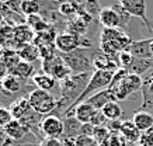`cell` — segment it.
<instances>
[{
  "instance_id": "8",
  "label": "cell",
  "mask_w": 153,
  "mask_h": 146,
  "mask_svg": "<svg viewBox=\"0 0 153 146\" xmlns=\"http://www.w3.org/2000/svg\"><path fill=\"white\" fill-rule=\"evenodd\" d=\"M120 3L129 16H132L134 19L142 20L143 25L149 31V21L150 20L146 17V1L145 0H120Z\"/></svg>"
},
{
  "instance_id": "9",
  "label": "cell",
  "mask_w": 153,
  "mask_h": 146,
  "mask_svg": "<svg viewBox=\"0 0 153 146\" xmlns=\"http://www.w3.org/2000/svg\"><path fill=\"white\" fill-rule=\"evenodd\" d=\"M152 38H145V39H135L129 45L126 51L129 52L134 58H139V59H153L152 56Z\"/></svg>"
},
{
  "instance_id": "26",
  "label": "cell",
  "mask_w": 153,
  "mask_h": 146,
  "mask_svg": "<svg viewBox=\"0 0 153 146\" xmlns=\"http://www.w3.org/2000/svg\"><path fill=\"white\" fill-rule=\"evenodd\" d=\"M84 10L93 17L94 21H98V19H100V13H101L102 9H101V6H100V1H98V0H86ZM98 23H100V21H98Z\"/></svg>"
},
{
  "instance_id": "18",
  "label": "cell",
  "mask_w": 153,
  "mask_h": 146,
  "mask_svg": "<svg viewBox=\"0 0 153 146\" xmlns=\"http://www.w3.org/2000/svg\"><path fill=\"white\" fill-rule=\"evenodd\" d=\"M132 122L136 125V128L140 132H146L148 129L153 127V115L149 114L148 111H135L132 117Z\"/></svg>"
},
{
  "instance_id": "25",
  "label": "cell",
  "mask_w": 153,
  "mask_h": 146,
  "mask_svg": "<svg viewBox=\"0 0 153 146\" xmlns=\"http://www.w3.org/2000/svg\"><path fill=\"white\" fill-rule=\"evenodd\" d=\"M19 99H21V97H19V96H16V94H11L10 91H7V90L3 87L1 80H0V105H1V107L10 108L11 104H13L14 101H17Z\"/></svg>"
},
{
  "instance_id": "27",
  "label": "cell",
  "mask_w": 153,
  "mask_h": 146,
  "mask_svg": "<svg viewBox=\"0 0 153 146\" xmlns=\"http://www.w3.org/2000/svg\"><path fill=\"white\" fill-rule=\"evenodd\" d=\"M142 104H140V108L138 111H148V110L153 108V94L149 91L146 87L142 86Z\"/></svg>"
},
{
  "instance_id": "6",
  "label": "cell",
  "mask_w": 153,
  "mask_h": 146,
  "mask_svg": "<svg viewBox=\"0 0 153 146\" xmlns=\"http://www.w3.org/2000/svg\"><path fill=\"white\" fill-rule=\"evenodd\" d=\"M93 65H94V70L117 72L118 69H121L118 55H108L105 52H102L100 48H97L94 51Z\"/></svg>"
},
{
  "instance_id": "22",
  "label": "cell",
  "mask_w": 153,
  "mask_h": 146,
  "mask_svg": "<svg viewBox=\"0 0 153 146\" xmlns=\"http://www.w3.org/2000/svg\"><path fill=\"white\" fill-rule=\"evenodd\" d=\"M102 114L105 115V118L108 121H117V119H120L122 117V108H121V105L117 101H111V103H108L101 110Z\"/></svg>"
},
{
  "instance_id": "28",
  "label": "cell",
  "mask_w": 153,
  "mask_h": 146,
  "mask_svg": "<svg viewBox=\"0 0 153 146\" xmlns=\"http://www.w3.org/2000/svg\"><path fill=\"white\" fill-rule=\"evenodd\" d=\"M110 129L107 127H98V128H96L94 127V133H93V139L96 142H97L98 145H102L104 142L110 138Z\"/></svg>"
},
{
  "instance_id": "24",
  "label": "cell",
  "mask_w": 153,
  "mask_h": 146,
  "mask_svg": "<svg viewBox=\"0 0 153 146\" xmlns=\"http://www.w3.org/2000/svg\"><path fill=\"white\" fill-rule=\"evenodd\" d=\"M41 13V6L38 0H24L23 3V14L24 17H31Z\"/></svg>"
},
{
  "instance_id": "44",
  "label": "cell",
  "mask_w": 153,
  "mask_h": 146,
  "mask_svg": "<svg viewBox=\"0 0 153 146\" xmlns=\"http://www.w3.org/2000/svg\"><path fill=\"white\" fill-rule=\"evenodd\" d=\"M59 1H65V0H59Z\"/></svg>"
},
{
  "instance_id": "11",
  "label": "cell",
  "mask_w": 153,
  "mask_h": 146,
  "mask_svg": "<svg viewBox=\"0 0 153 146\" xmlns=\"http://www.w3.org/2000/svg\"><path fill=\"white\" fill-rule=\"evenodd\" d=\"M38 72L35 70V66L34 63H28V62L20 61L17 65L14 66L13 69L9 72V75H13L16 77H19L21 80H33V77L37 75Z\"/></svg>"
},
{
  "instance_id": "13",
  "label": "cell",
  "mask_w": 153,
  "mask_h": 146,
  "mask_svg": "<svg viewBox=\"0 0 153 146\" xmlns=\"http://www.w3.org/2000/svg\"><path fill=\"white\" fill-rule=\"evenodd\" d=\"M86 101H87L88 104H91L96 110H102L108 103L115 101V97L112 94V90L104 89V90H101V91L96 93V94H93L91 97H88Z\"/></svg>"
},
{
  "instance_id": "34",
  "label": "cell",
  "mask_w": 153,
  "mask_h": 146,
  "mask_svg": "<svg viewBox=\"0 0 153 146\" xmlns=\"http://www.w3.org/2000/svg\"><path fill=\"white\" fill-rule=\"evenodd\" d=\"M140 146H153V127L146 132H142V136L139 139Z\"/></svg>"
},
{
  "instance_id": "33",
  "label": "cell",
  "mask_w": 153,
  "mask_h": 146,
  "mask_svg": "<svg viewBox=\"0 0 153 146\" xmlns=\"http://www.w3.org/2000/svg\"><path fill=\"white\" fill-rule=\"evenodd\" d=\"M14 118L11 115L9 108H6V107H0V127L4 128L7 124H10L13 121Z\"/></svg>"
},
{
  "instance_id": "16",
  "label": "cell",
  "mask_w": 153,
  "mask_h": 146,
  "mask_svg": "<svg viewBox=\"0 0 153 146\" xmlns=\"http://www.w3.org/2000/svg\"><path fill=\"white\" fill-rule=\"evenodd\" d=\"M33 84L37 87V89H41V90H45V91H49L52 93L53 90H56L58 87V82L52 77V76L47 75V73H37V75L33 77Z\"/></svg>"
},
{
  "instance_id": "30",
  "label": "cell",
  "mask_w": 153,
  "mask_h": 146,
  "mask_svg": "<svg viewBox=\"0 0 153 146\" xmlns=\"http://www.w3.org/2000/svg\"><path fill=\"white\" fill-rule=\"evenodd\" d=\"M108 122H110V121L105 118V115L102 114L101 110H97V111L94 113L93 118H91V121H90V124H91L93 127H96V128H98V127H107V125H108Z\"/></svg>"
},
{
  "instance_id": "32",
  "label": "cell",
  "mask_w": 153,
  "mask_h": 146,
  "mask_svg": "<svg viewBox=\"0 0 153 146\" xmlns=\"http://www.w3.org/2000/svg\"><path fill=\"white\" fill-rule=\"evenodd\" d=\"M135 58L131 55L128 51H124L121 52L120 55H118V61H120V66L122 67V69H128L131 66V63L134 62Z\"/></svg>"
},
{
  "instance_id": "46",
  "label": "cell",
  "mask_w": 153,
  "mask_h": 146,
  "mask_svg": "<svg viewBox=\"0 0 153 146\" xmlns=\"http://www.w3.org/2000/svg\"><path fill=\"white\" fill-rule=\"evenodd\" d=\"M0 107H1V105H0Z\"/></svg>"
},
{
  "instance_id": "37",
  "label": "cell",
  "mask_w": 153,
  "mask_h": 146,
  "mask_svg": "<svg viewBox=\"0 0 153 146\" xmlns=\"http://www.w3.org/2000/svg\"><path fill=\"white\" fill-rule=\"evenodd\" d=\"M9 141H10V138L7 136V133H6V131H4V128L0 127V146H4Z\"/></svg>"
},
{
  "instance_id": "43",
  "label": "cell",
  "mask_w": 153,
  "mask_h": 146,
  "mask_svg": "<svg viewBox=\"0 0 153 146\" xmlns=\"http://www.w3.org/2000/svg\"><path fill=\"white\" fill-rule=\"evenodd\" d=\"M131 146H140V145H139V143H136V145H131Z\"/></svg>"
},
{
  "instance_id": "10",
  "label": "cell",
  "mask_w": 153,
  "mask_h": 146,
  "mask_svg": "<svg viewBox=\"0 0 153 146\" xmlns=\"http://www.w3.org/2000/svg\"><path fill=\"white\" fill-rule=\"evenodd\" d=\"M34 38H35V33L27 24H21V25L14 27V45L19 49L27 44H33Z\"/></svg>"
},
{
  "instance_id": "20",
  "label": "cell",
  "mask_w": 153,
  "mask_h": 146,
  "mask_svg": "<svg viewBox=\"0 0 153 146\" xmlns=\"http://www.w3.org/2000/svg\"><path fill=\"white\" fill-rule=\"evenodd\" d=\"M17 53H19L21 61L28 62V63H34V62L38 61V58H41L39 56V49L34 44H27V45L21 47L17 51Z\"/></svg>"
},
{
  "instance_id": "19",
  "label": "cell",
  "mask_w": 153,
  "mask_h": 146,
  "mask_svg": "<svg viewBox=\"0 0 153 146\" xmlns=\"http://www.w3.org/2000/svg\"><path fill=\"white\" fill-rule=\"evenodd\" d=\"M9 110H10V113H11L14 119H21V118L31 110V104L28 101V97H21V99H19L17 101H14Z\"/></svg>"
},
{
  "instance_id": "38",
  "label": "cell",
  "mask_w": 153,
  "mask_h": 146,
  "mask_svg": "<svg viewBox=\"0 0 153 146\" xmlns=\"http://www.w3.org/2000/svg\"><path fill=\"white\" fill-rule=\"evenodd\" d=\"M69 1L74 3V4L79 6V7H84V4H86V0H69Z\"/></svg>"
},
{
  "instance_id": "31",
  "label": "cell",
  "mask_w": 153,
  "mask_h": 146,
  "mask_svg": "<svg viewBox=\"0 0 153 146\" xmlns=\"http://www.w3.org/2000/svg\"><path fill=\"white\" fill-rule=\"evenodd\" d=\"M23 3H24V0H4V4L9 7L11 11H14L16 14H19V16H23Z\"/></svg>"
},
{
  "instance_id": "14",
  "label": "cell",
  "mask_w": 153,
  "mask_h": 146,
  "mask_svg": "<svg viewBox=\"0 0 153 146\" xmlns=\"http://www.w3.org/2000/svg\"><path fill=\"white\" fill-rule=\"evenodd\" d=\"M98 21L102 25V28H120L121 27L120 17L112 7H104L100 13Z\"/></svg>"
},
{
  "instance_id": "39",
  "label": "cell",
  "mask_w": 153,
  "mask_h": 146,
  "mask_svg": "<svg viewBox=\"0 0 153 146\" xmlns=\"http://www.w3.org/2000/svg\"><path fill=\"white\" fill-rule=\"evenodd\" d=\"M4 146H20V145H19V143H16L14 141H11V139H10V141L7 142V143H6Z\"/></svg>"
},
{
  "instance_id": "17",
  "label": "cell",
  "mask_w": 153,
  "mask_h": 146,
  "mask_svg": "<svg viewBox=\"0 0 153 146\" xmlns=\"http://www.w3.org/2000/svg\"><path fill=\"white\" fill-rule=\"evenodd\" d=\"M152 69H153V59H139V58H135L134 62L131 63V66L126 70L131 75H136L143 77Z\"/></svg>"
},
{
  "instance_id": "15",
  "label": "cell",
  "mask_w": 153,
  "mask_h": 146,
  "mask_svg": "<svg viewBox=\"0 0 153 146\" xmlns=\"http://www.w3.org/2000/svg\"><path fill=\"white\" fill-rule=\"evenodd\" d=\"M121 135L125 138L126 142L131 143V145H136V143H139V139L142 136V132L136 128L132 121H122V125H121Z\"/></svg>"
},
{
  "instance_id": "40",
  "label": "cell",
  "mask_w": 153,
  "mask_h": 146,
  "mask_svg": "<svg viewBox=\"0 0 153 146\" xmlns=\"http://www.w3.org/2000/svg\"><path fill=\"white\" fill-rule=\"evenodd\" d=\"M149 33L153 34V20H150V21H149Z\"/></svg>"
},
{
  "instance_id": "5",
  "label": "cell",
  "mask_w": 153,
  "mask_h": 146,
  "mask_svg": "<svg viewBox=\"0 0 153 146\" xmlns=\"http://www.w3.org/2000/svg\"><path fill=\"white\" fill-rule=\"evenodd\" d=\"M42 72L47 73V75L52 76L56 82H63L65 79H68L69 76H72V70H70L68 65H66L62 56H60L59 51H58V55L55 58H52L49 61H42Z\"/></svg>"
},
{
  "instance_id": "7",
  "label": "cell",
  "mask_w": 153,
  "mask_h": 146,
  "mask_svg": "<svg viewBox=\"0 0 153 146\" xmlns=\"http://www.w3.org/2000/svg\"><path fill=\"white\" fill-rule=\"evenodd\" d=\"M41 131L45 139H62L63 135V119L56 115H45L41 124Z\"/></svg>"
},
{
  "instance_id": "2",
  "label": "cell",
  "mask_w": 153,
  "mask_h": 146,
  "mask_svg": "<svg viewBox=\"0 0 153 146\" xmlns=\"http://www.w3.org/2000/svg\"><path fill=\"white\" fill-rule=\"evenodd\" d=\"M97 48H77L69 53H60L68 67L73 75H82V73H93V55Z\"/></svg>"
},
{
  "instance_id": "4",
  "label": "cell",
  "mask_w": 153,
  "mask_h": 146,
  "mask_svg": "<svg viewBox=\"0 0 153 146\" xmlns=\"http://www.w3.org/2000/svg\"><path fill=\"white\" fill-rule=\"evenodd\" d=\"M142 86H143V79L140 76L128 73V76L121 82L120 84H117L115 87H112L110 90H112V94L115 97V101H122V100L128 99L129 94L142 90Z\"/></svg>"
},
{
  "instance_id": "45",
  "label": "cell",
  "mask_w": 153,
  "mask_h": 146,
  "mask_svg": "<svg viewBox=\"0 0 153 146\" xmlns=\"http://www.w3.org/2000/svg\"><path fill=\"white\" fill-rule=\"evenodd\" d=\"M0 1H3V0H0Z\"/></svg>"
},
{
  "instance_id": "29",
  "label": "cell",
  "mask_w": 153,
  "mask_h": 146,
  "mask_svg": "<svg viewBox=\"0 0 153 146\" xmlns=\"http://www.w3.org/2000/svg\"><path fill=\"white\" fill-rule=\"evenodd\" d=\"M108 146H128V142L122 135L121 132H111L110 138L107 139Z\"/></svg>"
},
{
  "instance_id": "42",
  "label": "cell",
  "mask_w": 153,
  "mask_h": 146,
  "mask_svg": "<svg viewBox=\"0 0 153 146\" xmlns=\"http://www.w3.org/2000/svg\"><path fill=\"white\" fill-rule=\"evenodd\" d=\"M150 49H152V56H153V39H152V45H150Z\"/></svg>"
},
{
  "instance_id": "12",
  "label": "cell",
  "mask_w": 153,
  "mask_h": 146,
  "mask_svg": "<svg viewBox=\"0 0 153 146\" xmlns=\"http://www.w3.org/2000/svg\"><path fill=\"white\" fill-rule=\"evenodd\" d=\"M96 111H97V110L94 108L91 104H88L87 101H84V103L79 104L77 107H74L73 111H72L69 115H66L65 118L76 117L82 124H90V121H91V118H93Z\"/></svg>"
},
{
  "instance_id": "35",
  "label": "cell",
  "mask_w": 153,
  "mask_h": 146,
  "mask_svg": "<svg viewBox=\"0 0 153 146\" xmlns=\"http://www.w3.org/2000/svg\"><path fill=\"white\" fill-rule=\"evenodd\" d=\"M42 146H65L62 139H45L42 142Z\"/></svg>"
},
{
  "instance_id": "41",
  "label": "cell",
  "mask_w": 153,
  "mask_h": 146,
  "mask_svg": "<svg viewBox=\"0 0 153 146\" xmlns=\"http://www.w3.org/2000/svg\"><path fill=\"white\" fill-rule=\"evenodd\" d=\"M4 21H3V17H1V14H0V24H3Z\"/></svg>"
},
{
  "instance_id": "21",
  "label": "cell",
  "mask_w": 153,
  "mask_h": 146,
  "mask_svg": "<svg viewBox=\"0 0 153 146\" xmlns=\"http://www.w3.org/2000/svg\"><path fill=\"white\" fill-rule=\"evenodd\" d=\"M27 25L33 30L35 34L38 33H44V31H48L51 30L52 27L47 23V20L44 19L42 16L37 14V16H31V17H27Z\"/></svg>"
},
{
  "instance_id": "3",
  "label": "cell",
  "mask_w": 153,
  "mask_h": 146,
  "mask_svg": "<svg viewBox=\"0 0 153 146\" xmlns=\"http://www.w3.org/2000/svg\"><path fill=\"white\" fill-rule=\"evenodd\" d=\"M28 101L31 104V108L42 115H51L58 107V100L52 93L41 89H35L28 96Z\"/></svg>"
},
{
  "instance_id": "36",
  "label": "cell",
  "mask_w": 153,
  "mask_h": 146,
  "mask_svg": "<svg viewBox=\"0 0 153 146\" xmlns=\"http://www.w3.org/2000/svg\"><path fill=\"white\" fill-rule=\"evenodd\" d=\"M9 75V69H7V65L4 63V61L0 58V80H3L6 76Z\"/></svg>"
},
{
  "instance_id": "1",
  "label": "cell",
  "mask_w": 153,
  "mask_h": 146,
  "mask_svg": "<svg viewBox=\"0 0 153 146\" xmlns=\"http://www.w3.org/2000/svg\"><path fill=\"white\" fill-rule=\"evenodd\" d=\"M132 44L129 35L120 28H102L100 33V49L108 55H120Z\"/></svg>"
},
{
  "instance_id": "23",
  "label": "cell",
  "mask_w": 153,
  "mask_h": 146,
  "mask_svg": "<svg viewBox=\"0 0 153 146\" xmlns=\"http://www.w3.org/2000/svg\"><path fill=\"white\" fill-rule=\"evenodd\" d=\"M80 7L79 6H76L74 3L69 1V0H65V1H62L60 3V7H59V13L65 19L70 20V19H74V17H77V13H79Z\"/></svg>"
}]
</instances>
